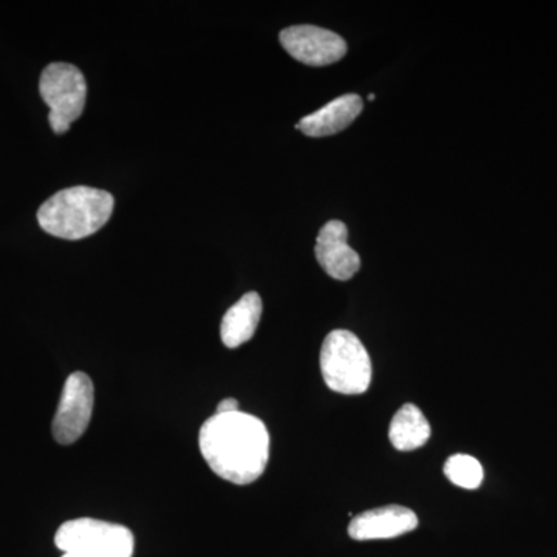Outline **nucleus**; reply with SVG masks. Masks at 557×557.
Masks as SVG:
<instances>
[{"label":"nucleus","mask_w":557,"mask_h":557,"mask_svg":"<svg viewBox=\"0 0 557 557\" xmlns=\"http://www.w3.org/2000/svg\"><path fill=\"white\" fill-rule=\"evenodd\" d=\"M200 453L220 479L249 485L265 472L270 435L265 424L249 413H215L200 429Z\"/></svg>","instance_id":"f257e3e1"},{"label":"nucleus","mask_w":557,"mask_h":557,"mask_svg":"<svg viewBox=\"0 0 557 557\" xmlns=\"http://www.w3.org/2000/svg\"><path fill=\"white\" fill-rule=\"evenodd\" d=\"M115 199L108 190L73 186L51 196L38 211L40 228L65 240L86 239L109 222Z\"/></svg>","instance_id":"f03ea898"},{"label":"nucleus","mask_w":557,"mask_h":557,"mask_svg":"<svg viewBox=\"0 0 557 557\" xmlns=\"http://www.w3.org/2000/svg\"><path fill=\"white\" fill-rule=\"evenodd\" d=\"M321 372L325 384L343 395H359L372 383V361L357 335L333 330L321 348Z\"/></svg>","instance_id":"7ed1b4c3"},{"label":"nucleus","mask_w":557,"mask_h":557,"mask_svg":"<svg viewBox=\"0 0 557 557\" xmlns=\"http://www.w3.org/2000/svg\"><path fill=\"white\" fill-rule=\"evenodd\" d=\"M54 544L62 557H132L135 539L129 528L97 519H75L62 523Z\"/></svg>","instance_id":"20e7f679"},{"label":"nucleus","mask_w":557,"mask_h":557,"mask_svg":"<svg viewBox=\"0 0 557 557\" xmlns=\"http://www.w3.org/2000/svg\"><path fill=\"white\" fill-rule=\"evenodd\" d=\"M40 97L50 108L49 121L54 134H65L83 115L87 84L78 67L54 62L44 69L39 81Z\"/></svg>","instance_id":"39448f33"},{"label":"nucleus","mask_w":557,"mask_h":557,"mask_svg":"<svg viewBox=\"0 0 557 557\" xmlns=\"http://www.w3.org/2000/svg\"><path fill=\"white\" fill-rule=\"evenodd\" d=\"M95 388L89 375L75 372L65 381L51 431L60 445H73L89 428L94 413Z\"/></svg>","instance_id":"423d86ee"},{"label":"nucleus","mask_w":557,"mask_h":557,"mask_svg":"<svg viewBox=\"0 0 557 557\" xmlns=\"http://www.w3.org/2000/svg\"><path fill=\"white\" fill-rule=\"evenodd\" d=\"M281 44L289 57L310 67H324L343 60L347 42L336 33L314 25H296L281 32Z\"/></svg>","instance_id":"0eeeda50"},{"label":"nucleus","mask_w":557,"mask_h":557,"mask_svg":"<svg viewBox=\"0 0 557 557\" xmlns=\"http://www.w3.org/2000/svg\"><path fill=\"white\" fill-rule=\"evenodd\" d=\"M348 230L341 220H330L319 231L317 259L322 270L336 281H348L361 269V259L347 244Z\"/></svg>","instance_id":"6e6552de"},{"label":"nucleus","mask_w":557,"mask_h":557,"mask_svg":"<svg viewBox=\"0 0 557 557\" xmlns=\"http://www.w3.org/2000/svg\"><path fill=\"white\" fill-rule=\"evenodd\" d=\"M418 527V518L412 509L388 505L370 509L351 519L348 536L355 541H379L408 534Z\"/></svg>","instance_id":"1a4fd4ad"},{"label":"nucleus","mask_w":557,"mask_h":557,"mask_svg":"<svg viewBox=\"0 0 557 557\" xmlns=\"http://www.w3.org/2000/svg\"><path fill=\"white\" fill-rule=\"evenodd\" d=\"M362 100L355 94L343 95L329 102L318 112L304 116L298 123V129L311 138L330 137L347 129L359 113L362 112Z\"/></svg>","instance_id":"9d476101"},{"label":"nucleus","mask_w":557,"mask_h":557,"mask_svg":"<svg viewBox=\"0 0 557 557\" xmlns=\"http://www.w3.org/2000/svg\"><path fill=\"white\" fill-rule=\"evenodd\" d=\"M260 317H262V299L258 293H247L223 317L220 325L222 343L228 348L248 343L258 330Z\"/></svg>","instance_id":"9b49d317"},{"label":"nucleus","mask_w":557,"mask_h":557,"mask_svg":"<svg viewBox=\"0 0 557 557\" xmlns=\"http://www.w3.org/2000/svg\"><path fill=\"white\" fill-rule=\"evenodd\" d=\"M429 437H431V424L412 403L403 406L392 418L388 438L395 449L401 453L416 450L426 445Z\"/></svg>","instance_id":"f8f14e48"},{"label":"nucleus","mask_w":557,"mask_h":557,"mask_svg":"<svg viewBox=\"0 0 557 557\" xmlns=\"http://www.w3.org/2000/svg\"><path fill=\"white\" fill-rule=\"evenodd\" d=\"M445 475L456 486L463 490H478L483 482V467L478 458L467 454H456L449 457L445 463Z\"/></svg>","instance_id":"ddd939ff"},{"label":"nucleus","mask_w":557,"mask_h":557,"mask_svg":"<svg viewBox=\"0 0 557 557\" xmlns=\"http://www.w3.org/2000/svg\"><path fill=\"white\" fill-rule=\"evenodd\" d=\"M239 412V403L234 398L222 399L218 406V413Z\"/></svg>","instance_id":"4468645a"}]
</instances>
